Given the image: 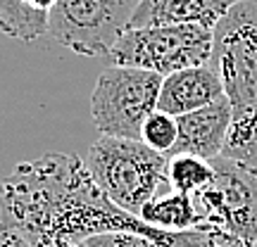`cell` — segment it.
I'll return each mask as SVG.
<instances>
[{"label":"cell","instance_id":"obj_13","mask_svg":"<svg viewBox=\"0 0 257 247\" xmlns=\"http://www.w3.org/2000/svg\"><path fill=\"white\" fill-rule=\"evenodd\" d=\"M143 235L160 242L162 247H257L248 245L243 240L233 238L229 233L221 230H205V228H193V230H162L148 226L143 228Z\"/></svg>","mask_w":257,"mask_h":247},{"label":"cell","instance_id":"obj_19","mask_svg":"<svg viewBox=\"0 0 257 247\" xmlns=\"http://www.w3.org/2000/svg\"><path fill=\"white\" fill-rule=\"evenodd\" d=\"M64 247H83V245H64Z\"/></svg>","mask_w":257,"mask_h":247},{"label":"cell","instance_id":"obj_5","mask_svg":"<svg viewBox=\"0 0 257 247\" xmlns=\"http://www.w3.org/2000/svg\"><path fill=\"white\" fill-rule=\"evenodd\" d=\"M162 79L136 67L102 69L91 95V117L102 136L141 140L146 119L157 110Z\"/></svg>","mask_w":257,"mask_h":247},{"label":"cell","instance_id":"obj_7","mask_svg":"<svg viewBox=\"0 0 257 247\" xmlns=\"http://www.w3.org/2000/svg\"><path fill=\"white\" fill-rule=\"evenodd\" d=\"M141 0H57L48 36L76 55L105 57L131 27Z\"/></svg>","mask_w":257,"mask_h":247},{"label":"cell","instance_id":"obj_9","mask_svg":"<svg viewBox=\"0 0 257 247\" xmlns=\"http://www.w3.org/2000/svg\"><path fill=\"white\" fill-rule=\"evenodd\" d=\"M219 98H224L219 74L210 64H200V67H188L162 79L157 110L167 112L172 117H181V114L200 110L205 105H212Z\"/></svg>","mask_w":257,"mask_h":247},{"label":"cell","instance_id":"obj_17","mask_svg":"<svg viewBox=\"0 0 257 247\" xmlns=\"http://www.w3.org/2000/svg\"><path fill=\"white\" fill-rule=\"evenodd\" d=\"M0 247H31V245L19 235L17 230L10 228L5 221H0Z\"/></svg>","mask_w":257,"mask_h":247},{"label":"cell","instance_id":"obj_12","mask_svg":"<svg viewBox=\"0 0 257 247\" xmlns=\"http://www.w3.org/2000/svg\"><path fill=\"white\" fill-rule=\"evenodd\" d=\"M46 12H38L27 0H0V31L22 43H34L48 34Z\"/></svg>","mask_w":257,"mask_h":247},{"label":"cell","instance_id":"obj_6","mask_svg":"<svg viewBox=\"0 0 257 247\" xmlns=\"http://www.w3.org/2000/svg\"><path fill=\"white\" fill-rule=\"evenodd\" d=\"M214 178L193 192L198 228L221 230L248 245H257V166L229 157L212 159Z\"/></svg>","mask_w":257,"mask_h":247},{"label":"cell","instance_id":"obj_11","mask_svg":"<svg viewBox=\"0 0 257 247\" xmlns=\"http://www.w3.org/2000/svg\"><path fill=\"white\" fill-rule=\"evenodd\" d=\"M141 221L162 230H193L200 223L193 195L174 190L172 185H167L153 200L146 202L141 211Z\"/></svg>","mask_w":257,"mask_h":247},{"label":"cell","instance_id":"obj_18","mask_svg":"<svg viewBox=\"0 0 257 247\" xmlns=\"http://www.w3.org/2000/svg\"><path fill=\"white\" fill-rule=\"evenodd\" d=\"M27 3L34 10H38V12H46V15H50V10L55 8L57 0H27Z\"/></svg>","mask_w":257,"mask_h":247},{"label":"cell","instance_id":"obj_2","mask_svg":"<svg viewBox=\"0 0 257 247\" xmlns=\"http://www.w3.org/2000/svg\"><path fill=\"white\" fill-rule=\"evenodd\" d=\"M210 67L231 105L221 157L257 166V0H240L212 29Z\"/></svg>","mask_w":257,"mask_h":247},{"label":"cell","instance_id":"obj_8","mask_svg":"<svg viewBox=\"0 0 257 247\" xmlns=\"http://www.w3.org/2000/svg\"><path fill=\"white\" fill-rule=\"evenodd\" d=\"M179 138L172 155H195L202 159H217L224 150L231 128V105L226 98H219L212 105L176 117Z\"/></svg>","mask_w":257,"mask_h":247},{"label":"cell","instance_id":"obj_16","mask_svg":"<svg viewBox=\"0 0 257 247\" xmlns=\"http://www.w3.org/2000/svg\"><path fill=\"white\" fill-rule=\"evenodd\" d=\"M81 245L83 247H162L150 235L131 233V230H112V233L91 235V238L83 240Z\"/></svg>","mask_w":257,"mask_h":247},{"label":"cell","instance_id":"obj_3","mask_svg":"<svg viewBox=\"0 0 257 247\" xmlns=\"http://www.w3.org/2000/svg\"><path fill=\"white\" fill-rule=\"evenodd\" d=\"M83 162L112 204L136 219H141L146 202L169 185V157L150 150L143 140L100 136Z\"/></svg>","mask_w":257,"mask_h":247},{"label":"cell","instance_id":"obj_1","mask_svg":"<svg viewBox=\"0 0 257 247\" xmlns=\"http://www.w3.org/2000/svg\"><path fill=\"white\" fill-rule=\"evenodd\" d=\"M0 221L31 247L81 245L91 235L131 230L146 223L100 190L79 155L46 152L0 181Z\"/></svg>","mask_w":257,"mask_h":247},{"label":"cell","instance_id":"obj_4","mask_svg":"<svg viewBox=\"0 0 257 247\" xmlns=\"http://www.w3.org/2000/svg\"><path fill=\"white\" fill-rule=\"evenodd\" d=\"M212 29L202 24L126 29L105 60L114 67H136L160 76L210 64Z\"/></svg>","mask_w":257,"mask_h":247},{"label":"cell","instance_id":"obj_15","mask_svg":"<svg viewBox=\"0 0 257 247\" xmlns=\"http://www.w3.org/2000/svg\"><path fill=\"white\" fill-rule=\"evenodd\" d=\"M176 138H179L176 117L167 114V112H160V110H155L148 117L146 124H143V131H141V140H143L150 150L162 152V155H167V157L174 150Z\"/></svg>","mask_w":257,"mask_h":247},{"label":"cell","instance_id":"obj_10","mask_svg":"<svg viewBox=\"0 0 257 247\" xmlns=\"http://www.w3.org/2000/svg\"><path fill=\"white\" fill-rule=\"evenodd\" d=\"M240 0H141L128 29L202 24L214 29L226 12Z\"/></svg>","mask_w":257,"mask_h":247},{"label":"cell","instance_id":"obj_14","mask_svg":"<svg viewBox=\"0 0 257 247\" xmlns=\"http://www.w3.org/2000/svg\"><path fill=\"white\" fill-rule=\"evenodd\" d=\"M167 178L174 190L193 195L214 178V166L210 159L195 155H172L167 164Z\"/></svg>","mask_w":257,"mask_h":247}]
</instances>
